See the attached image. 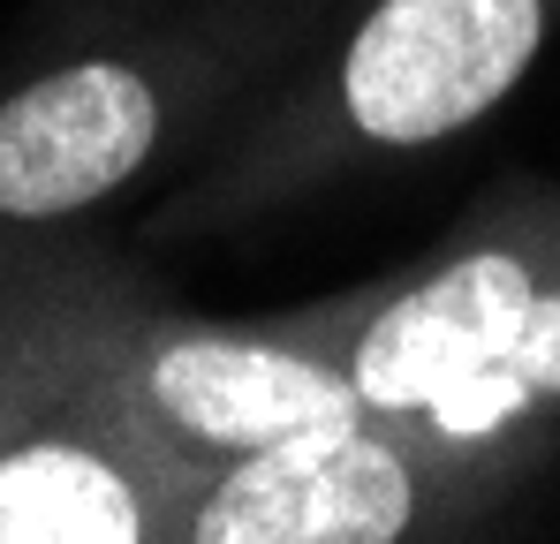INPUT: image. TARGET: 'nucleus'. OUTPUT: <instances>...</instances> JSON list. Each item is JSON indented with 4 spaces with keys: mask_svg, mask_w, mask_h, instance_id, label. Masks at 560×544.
I'll list each match as a JSON object with an SVG mask.
<instances>
[{
    "mask_svg": "<svg viewBox=\"0 0 560 544\" xmlns=\"http://www.w3.org/2000/svg\"><path fill=\"white\" fill-rule=\"evenodd\" d=\"M553 227L560 204H530L508 227H485V235L455 243L447 258H432L417 280H401L349 333V348H334L349 363L364 409L469 453V461L515 447L523 424L508 416L500 363H508L515 318L546 272Z\"/></svg>",
    "mask_w": 560,
    "mask_h": 544,
    "instance_id": "f257e3e1",
    "label": "nucleus"
},
{
    "mask_svg": "<svg viewBox=\"0 0 560 544\" xmlns=\"http://www.w3.org/2000/svg\"><path fill=\"white\" fill-rule=\"evenodd\" d=\"M560 0H372L326 76V137L349 152H432L523 84Z\"/></svg>",
    "mask_w": 560,
    "mask_h": 544,
    "instance_id": "f03ea898",
    "label": "nucleus"
},
{
    "mask_svg": "<svg viewBox=\"0 0 560 544\" xmlns=\"http://www.w3.org/2000/svg\"><path fill=\"white\" fill-rule=\"evenodd\" d=\"M455 453L394 416L364 409L357 424L295 431L280 447L205 469L183 507L197 544H401L424 530V469ZM469 461V453H463Z\"/></svg>",
    "mask_w": 560,
    "mask_h": 544,
    "instance_id": "7ed1b4c3",
    "label": "nucleus"
},
{
    "mask_svg": "<svg viewBox=\"0 0 560 544\" xmlns=\"http://www.w3.org/2000/svg\"><path fill=\"white\" fill-rule=\"evenodd\" d=\"M129 409L144 416L152 439L220 469L235 453L280 447L295 431L357 424L364 393H357L349 363L334 348L280 341V333L175 326V333H152L129 356Z\"/></svg>",
    "mask_w": 560,
    "mask_h": 544,
    "instance_id": "20e7f679",
    "label": "nucleus"
},
{
    "mask_svg": "<svg viewBox=\"0 0 560 544\" xmlns=\"http://www.w3.org/2000/svg\"><path fill=\"white\" fill-rule=\"evenodd\" d=\"M175 91L137 54H84L0 98V220L46 227L137 181L167 144Z\"/></svg>",
    "mask_w": 560,
    "mask_h": 544,
    "instance_id": "39448f33",
    "label": "nucleus"
},
{
    "mask_svg": "<svg viewBox=\"0 0 560 544\" xmlns=\"http://www.w3.org/2000/svg\"><path fill=\"white\" fill-rule=\"evenodd\" d=\"M167 537L152 492L98 439H23L0 453V544H137Z\"/></svg>",
    "mask_w": 560,
    "mask_h": 544,
    "instance_id": "423d86ee",
    "label": "nucleus"
},
{
    "mask_svg": "<svg viewBox=\"0 0 560 544\" xmlns=\"http://www.w3.org/2000/svg\"><path fill=\"white\" fill-rule=\"evenodd\" d=\"M500 386H508L515 424H538V416L560 409V227H553V250H546V272H538V287H530V303L515 318Z\"/></svg>",
    "mask_w": 560,
    "mask_h": 544,
    "instance_id": "0eeeda50",
    "label": "nucleus"
}]
</instances>
